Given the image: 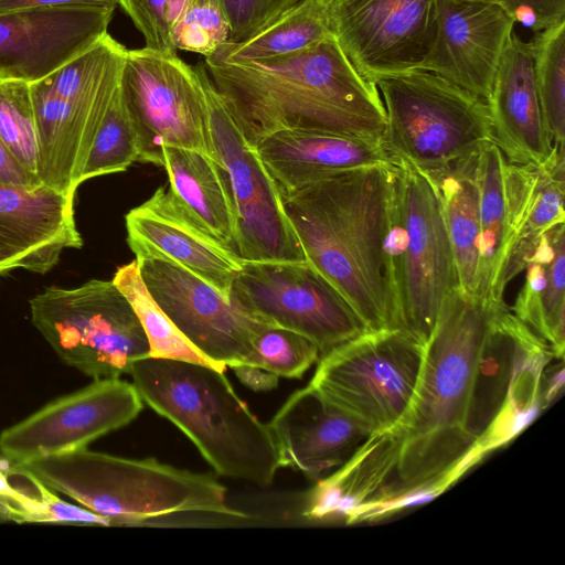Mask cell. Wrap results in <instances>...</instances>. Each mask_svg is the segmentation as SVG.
Returning a JSON list of instances; mask_svg holds the SVG:
<instances>
[{"instance_id":"obj_1","label":"cell","mask_w":565,"mask_h":565,"mask_svg":"<svg viewBox=\"0 0 565 565\" xmlns=\"http://www.w3.org/2000/svg\"><path fill=\"white\" fill-rule=\"evenodd\" d=\"M504 301L456 288L424 343L409 405L388 431L394 476L376 507L388 513L429 499L481 457L473 425L478 382L498 309Z\"/></svg>"},{"instance_id":"obj_2","label":"cell","mask_w":565,"mask_h":565,"mask_svg":"<svg viewBox=\"0 0 565 565\" xmlns=\"http://www.w3.org/2000/svg\"><path fill=\"white\" fill-rule=\"evenodd\" d=\"M204 66L253 147L286 129L383 138L386 114L376 84L353 66L334 35L284 58L236 63L210 55Z\"/></svg>"},{"instance_id":"obj_3","label":"cell","mask_w":565,"mask_h":565,"mask_svg":"<svg viewBox=\"0 0 565 565\" xmlns=\"http://www.w3.org/2000/svg\"><path fill=\"white\" fill-rule=\"evenodd\" d=\"M395 162L331 175L282 194L306 258L369 331L401 329L385 253Z\"/></svg>"},{"instance_id":"obj_4","label":"cell","mask_w":565,"mask_h":565,"mask_svg":"<svg viewBox=\"0 0 565 565\" xmlns=\"http://www.w3.org/2000/svg\"><path fill=\"white\" fill-rule=\"evenodd\" d=\"M129 375L143 402L174 424L221 476L269 486L280 467L268 424L241 399L224 372L147 356Z\"/></svg>"},{"instance_id":"obj_5","label":"cell","mask_w":565,"mask_h":565,"mask_svg":"<svg viewBox=\"0 0 565 565\" xmlns=\"http://www.w3.org/2000/svg\"><path fill=\"white\" fill-rule=\"evenodd\" d=\"M13 466L111 525H138L179 513L247 516L228 505L225 487L210 475L154 458L131 459L83 448Z\"/></svg>"},{"instance_id":"obj_6","label":"cell","mask_w":565,"mask_h":565,"mask_svg":"<svg viewBox=\"0 0 565 565\" xmlns=\"http://www.w3.org/2000/svg\"><path fill=\"white\" fill-rule=\"evenodd\" d=\"M374 83L386 114L382 140L395 159L427 172L493 141L487 102L435 73H393Z\"/></svg>"},{"instance_id":"obj_7","label":"cell","mask_w":565,"mask_h":565,"mask_svg":"<svg viewBox=\"0 0 565 565\" xmlns=\"http://www.w3.org/2000/svg\"><path fill=\"white\" fill-rule=\"evenodd\" d=\"M30 309L33 326L60 359L94 380L119 379L149 356L139 318L113 280L47 287Z\"/></svg>"},{"instance_id":"obj_8","label":"cell","mask_w":565,"mask_h":565,"mask_svg":"<svg viewBox=\"0 0 565 565\" xmlns=\"http://www.w3.org/2000/svg\"><path fill=\"white\" fill-rule=\"evenodd\" d=\"M423 347L402 329L366 331L321 355L309 385L371 435L387 431L409 405Z\"/></svg>"},{"instance_id":"obj_9","label":"cell","mask_w":565,"mask_h":565,"mask_svg":"<svg viewBox=\"0 0 565 565\" xmlns=\"http://www.w3.org/2000/svg\"><path fill=\"white\" fill-rule=\"evenodd\" d=\"M120 90L137 130L139 162L161 167L166 146L192 149L218 162L201 79L178 54L146 46L127 50Z\"/></svg>"},{"instance_id":"obj_10","label":"cell","mask_w":565,"mask_h":565,"mask_svg":"<svg viewBox=\"0 0 565 565\" xmlns=\"http://www.w3.org/2000/svg\"><path fill=\"white\" fill-rule=\"evenodd\" d=\"M194 67L205 94L215 154L236 211L237 255L245 262L307 259L277 183L232 118L204 63Z\"/></svg>"},{"instance_id":"obj_11","label":"cell","mask_w":565,"mask_h":565,"mask_svg":"<svg viewBox=\"0 0 565 565\" xmlns=\"http://www.w3.org/2000/svg\"><path fill=\"white\" fill-rule=\"evenodd\" d=\"M231 299L315 342L320 356L369 331L339 290L308 260L245 262Z\"/></svg>"},{"instance_id":"obj_12","label":"cell","mask_w":565,"mask_h":565,"mask_svg":"<svg viewBox=\"0 0 565 565\" xmlns=\"http://www.w3.org/2000/svg\"><path fill=\"white\" fill-rule=\"evenodd\" d=\"M395 179L405 228L398 289L401 328L424 344L445 297L459 287L457 266L429 178L396 159Z\"/></svg>"},{"instance_id":"obj_13","label":"cell","mask_w":565,"mask_h":565,"mask_svg":"<svg viewBox=\"0 0 565 565\" xmlns=\"http://www.w3.org/2000/svg\"><path fill=\"white\" fill-rule=\"evenodd\" d=\"M332 34L369 81L420 70L436 34V0H328Z\"/></svg>"},{"instance_id":"obj_14","label":"cell","mask_w":565,"mask_h":565,"mask_svg":"<svg viewBox=\"0 0 565 565\" xmlns=\"http://www.w3.org/2000/svg\"><path fill=\"white\" fill-rule=\"evenodd\" d=\"M136 260L159 307L195 349L224 370L242 362L255 338L274 326L171 260Z\"/></svg>"},{"instance_id":"obj_15","label":"cell","mask_w":565,"mask_h":565,"mask_svg":"<svg viewBox=\"0 0 565 565\" xmlns=\"http://www.w3.org/2000/svg\"><path fill=\"white\" fill-rule=\"evenodd\" d=\"M142 404L132 383L94 380L3 430L1 456L10 465H23L86 448L95 439L128 425L141 412Z\"/></svg>"},{"instance_id":"obj_16","label":"cell","mask_w":565,"mask_h":565,"mask_svg":"<svg viewBox=\"0 0 565 565\" xmlns=\"http://www.w3.org/2000/svg\"><path fill=\"white\" fill-rule=\"evenodd\" d=\"M116 6L106 0L0 13V81L46 78L108 33Z\"/></svg>"},{"instance_id":"obj_17","label":"cell","mask_w":565,"mask_h":565,"mask_svg":"<svg viewBox=\"0 0 565 565\" xmlns=\"http://www.w3.org/2000/svg\"><path fill=\"white\" fill-rule=\"evenodd\" d=\"M434 42L422 68L488 100L514 18L490 0H436Z\"/></svg>"},{"instance_id":"obj_18","label":"cell","mask_w":565,"mask_h":565,"mask_svg":"<svg viewBox=\"0 0 565 565\" xmlns=\"http://www.w3.org/2000/svg\"><path fill=\"white\" fill-rule=\"evenodd\" d=\"M127 243L136 259L164 258L201 278L231 300L243 259L220 244L163 186L125 217Z\"/></svg>"},{"instance_id":"obj_19","label":"cell","mask_w":565,"mask_h":565,"mask_svg":"<svg viewBox=\"0 0 565 565\" xmlns=\"http://www.w3.org/2000/svg\"><path fill=\"white\" fill-rule=\"evenodd\" d=\"M268 425L280 467L294 468L310 479L343 465L371 436L309 384L294 392Z\"/></svg>"},{"instance_id":"obj_20","label":"cell","mask_w":565,"mask_h":565,"mask_svg":"<svg viewBox=\"0 0 565 565\" xmlns=\"http://www.w3.org/2000/svg\"><path fill=\"white\" fill-rule=\"evenodd\" d=\"M565 150L556 148L542 166L507 161L505 233L493 299L503 301L507 286L523 271L541 236L564 224Z\"/></svg>"},{"instance_id":"obj_21","label":"cell","mask_w":565,"mask_h":565,"mask_svg":"<svg viewBox=\"0 0 565 565\" xmlns=\"http://www.w3.org/2000/svg\"><path fill=\"white\" fill-rule=\"evenodd\" d=\"M119 84L120 78L98 94L77 100L57 96L42 81L30 84L42 185L75 195L94 138Z\"/></svg>"},{"instance_id":"obj_22","label":"cell","mask_w":565,"mask_h":565,"mask_svg":"<svg viewBox=\"0 0 565 565\" xmlns=\"http://www.w3.org/2000/svg\"><path fill=\"white\" fill-rule=\"evenodd\" d=\"M493 141L512 164L542 166L556 147L548 135L534 78L533 51L513 31L487 100Z\"/></svg>"},{"instance_id":"obj_23","label":"cell","mask_w":565,"mask_h":565,"mask_svg":"<svg viewBox=\"0 0 565 565\" xmlns=\"http://www.w3.org/2000/svg\"><path fill=\"white\" fill-rule=\"evenodd\" d=\"M254 149L281 194L331 175L396 161L383 140L320 130L276 131Z\"/></svg>"},{"instance_id":"obj_24","label":"cell","mask_w":565,"mask_h":565,"mask_svg":"<svg viewBox=\"0 0 565 565\" xmlns=\"http://www.w3.org/2000/svg\"><path fill=\"white\" fill-rule=\"evenodd\" d=\"M73 206L74 196L45 185L0 183V246L22 254L29 270L49 271L65 248L83 245Z\"/></svg>"},{"instance_id":"obj_25","label":"cell","mask_w":565,"mask_h":565,"mask_svg":"<svg viewBox=\"0 0 565 565\" xmlns=\"http://www.w3.org/2000/svg\"><path fill=\"white\" fill-rule=\"evenodd\" d=\"M161 152L168 189L199 225L237 254V216L221 164L188 148L166 146Z\"/></svg>"},{"instance_id":"obj_26","label":"cell","mask_w":565,"mask_h":565,"mask_svg":"<svg viewBox=\"0 0 565 565\" xmlns=\"http://www.w3.org/2000/svg\"><path fill=\"white\" fill-rule=\"evenodd\" d=\"M513 315L541 338L556 358L565 343V226L544 233L525 267Z\"/></svg>"},{"instance_id":"obj_27","label":"cell","mask_w":565,"mask_h":565,"mask_svg":"<svg viewBox=\"0 0 565 565\" xmlns=\"http://www.w3.org/2000/svg\"><path fill=\"white\" fill-rule=\"evenodd\" d=\"M478 152L439 169L423 171L431 181L439 200L455 255L459 289L477 295L480 234Z\"/></svg>"},{"instance_id":"obj_28","label":"cell","mask_w":565,"mask_h":565,"mask_svg":"<svg viewBox=\"0 0 565 565\" xmlns=\"http://www.w3.org/2000/svg\"><path fill=\"white\" fill-rule=\"evenodd\" d=\"M331 36L328 0H301L252 38L225 42L212 55L226 62H265L299 54Z\"/></svg>"},{"instance_id":"obj_29","label":"cell","mask_w":565,"mask_h":565,"mask_svg":"<svg viewBox=\"0 0 565 565\" xmlns=\"http://www.w3.org/2000/svg\"><path fill=\"white\" fill-rule=\"evenodd\" d=\"M505 164L507 160L494 141L480 148L477 160L480 223L478 295L492 300L505 233Z\"/></svg>"},{"instance_id":"obj_30","label":"cell","mask_w":565,"mask_h":565,"mask_svg":"<svg viewBox=\"0 0 565 565\" xmlns=\"http://www.w3.org/2000/svg\"><path fill=\"white\" fill-rule=\"evenodd\" d=\"M131 303L149 343V356L181 360L224 372L181 333L149 294L136 259L118 267L111 279Z\"/></svg>"},{"instance_id":"obj_31","label":"cell","mask_w":565,"mask_h":565,"mask_svg":"<svg viewBox=\"0 0 565 565\" xmlns=\"http://www.w3.org/2000/svg\"><path fill=\"white\" fill-rule=\"evenodd\" d=\"M535 85L548 135L554 147L565 140V19L534 33Z\"/></svg>"},{"instance_id":"obj_32","label":"cell","mask_w":565,"mask_h":565,"mask_svg":"<svg viewBox=\"0 0 565 565\" xmlns=\"http://www.w3.org/2000/svg\"><path fill=\"white\" fill-rule=\"evenodd\" d=\"M26 472L30 480L26 489L13 484L0 490V521L111 525L108 519L62 500L32 473Z\"/></svg>"},{"instance_id":"obj_33","label":"cell","mask_w":565,"mask_h":565,"mask_svg":"<svg viewBox=\"0 0 565 565\" xmlns=\"http://www.w3.org/2000/svg\"><path fill=\"white\" fill-rule=\"evenodd\" d=\"M139 158L134 120L121 95L120 84L94 138L79 182L125 172Z\"/></svg>"},{"instance_id":"obj_34","label":"cell","mask_w":565,"mask_h":565,"mask_svg":"<svg viewBox=\"0 0 565 565\" xmlns=\"http://www.w3.org/2000/svg\"><path fill=\"white\" fill-rule=\"evenodd\" d=\"M0 139L14 160L40 183L38 131L30 84L0 81Z\"/></svg>"},{"instance_id":"obj_35","label":"cell","mask_w":565,"mask_h":565,"mask_svg":"<svg viewBox=\"0 0 565 565\" xmlns=\"http://www.w3.org/2000/svg\"><path fill=\"white\" fill-rule=\"evenodd\" d=\"M319 358L320 351L310 339L273 326L255 338L252 350L239 363L260 366L278 376L300 379Z\"/></svg>"},{"instance_id":"obj_36","label":"cell","mask_w":565,"mask_h":565,"mask_svg":"<svg viewBox=\"0 0 565 565\" xmlns=\"http://www.w3.org/2000/svg\"><path fill=\"white\" fill-rule=\"evenodd\" d=\"M230 26L218 0H189L172 28L175 50L212 55L228 40Z\"/></svg>"},{"instance_id":"obj_37","label":"cell","mask_w":565,"mask_h":565,"mask_svg":"<svg viewBox=\"0 0 565 565\" xmlns=\"http://www.w3.org/2000/svg\"><path fill=\"white\" fill-rule=\"evenodd\" d=\"M189 0H116L141 33L146 47L177 54L172 28Z\"/></svg>"},{"instance_id":"obj_38","label":"cell","mask_w":565,"mask_h":565,"mask_svg":"<svg viewBox=\"0 0 565 565\" xmlns=\"http://www.w3.org/2000/svg\"><path fill=\"white\" fill-rule=\"evenodd\" d=\"M301 0H218L230 26L226 42L252 38Z\"/></svg>"},{"instance_id":"obj_39","label":"cell","mask_w":565,"mask_h":565,"mask_svg":"<svg viewBox=\"0 0 565 565\" xmlns=\"http://www.w3.org/2000/svg\"><path fill=\"white\" fill-rule=\"evenodd\" d=\"M500 3L516 23L537 33L565 19V0H490Z\"/></svg>"},{"instance_id":"obj_40","label":"cell","mask_w":565,"mask_h":565,"mask_svg":"<svg viewBox=\"0 0 565 565\" xmlns=\"http://www.w3.org/2000/svg\"><path fill=\"white\" fill-rule=\"evenodd\" d=\"M230 367L239 382L254 392H269L278 386L279 376L260 366L236 363Z\"/></svg>"},{"instance_id":"obj_41","label":"cell","mask_w":565,"mask_h":565,"mask_svg":"<svg viewBox=\"0 0 565 565\" xmlns=\"http://www.w3.org/2000/svg\"><path fill=\"white\" fill-rule=\"evenodd\" d=\"M0 183L42 185L31 177L11 156L0 139Z\"/></svg>"},{"instance_id":"obj_42","label":"cell","mask_w":565,"mask_h":565,"mask_svg":"<svg viewBox=\"0 0 565 565\" xmlns=\"http://www.w3.org/2000/svg\"><path fill=\"white\" fill-rule=\"evenodd\" d=\"M104 1L106 0H0V13L43 7L93 4Z\"/></svg>"},{"instance_id":"obj_43","label":"cell","mask_w":565,"mask_h":565,"mask_svg":"<svg viewBox=\"0 0 565 565\" xmlns=\"http://www.w3.org/2000/svg\"><path fill=\"white\" fill-rule=\"evenodd\" d=\"M13 268L29 270L26 258L13 249L0 246V273L9 271Z\"/></svg>"},{"instance_id":"obj_44","label":"cell","mask_w":565,"mask_h":565,"mask_svg":"<svg viewBox=\"0 0 565 565\" xmlns=\"http://www.w3.org/2000/svg\"><path fill=\"white\" fill-rule=\"evenodd\" d=\"M10 472H9V463L7 468H3V465L0 462V490L9 489L13 486L10 482Z\"/></svg>"}]
</instances>
